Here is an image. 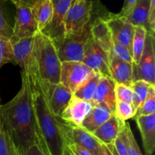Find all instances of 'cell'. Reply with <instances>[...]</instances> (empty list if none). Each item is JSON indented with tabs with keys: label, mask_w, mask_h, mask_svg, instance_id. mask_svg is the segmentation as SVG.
Returning a JSON list of instances; mask_svg holds the SVG:
<instances>
[{
	"label": "cell",
	"mask_w": 155,
	"mask_h": 155,
	"mask_svg": "<svg viewBox=\"0 0 155 155\" xmlns=\"http://www.w3.org/2000/svg\"><path fill=\"white\" fill-rule=\"evenodd\" d=\"M12 31H13V28L8 23L5 16L4 12L0 5V36L11 39Z\"/></svg>",
	"instance_id": "obj_34"
},
{
	"label": "cell",
	"mask_w": 155,
	"mask_h": 155,
	"mask_svg": "<svg viewBox=\"0 0 155 155\" xmlns=\"http://www.w3.org/2000/svg\"><path fill=\"white\" fill-rule=\"evenodd\" d=\"M107 146L108 147V148L110 149V151H111L112 154H113V155H119V154L117 153V150L115 149L114 145H107Z\"/></svg>",
	"instance_id": "obj_42"
},
{
	"label": "cell",
	"mask_w": 155,
	"mask_h": 155,
	"mask_svg": "<svg viewBox=\"0 0 155 155\" xmlns=\"http://www.w3.org/2000/svg\"><path fill=\"white\" fill-rule=\"evenodd\" d=\"M150 86V83L144 80H138L134 82L132 85V89L134 92V101L133 104L136 110V113L139 111L143 104Z\"/></svg>",
	"instance_id": "obj_26"
},
{
	"label": "cell",
	"mask_w": 155,
	"mask_h": 155,
	"mask_svg": "<svg viewBox=\"0 0 155 155\" xmlns=\"http://www.w3.org/2000/svg\"><path fill=\"white\" fill-rule=\"evenodd\" d=\"M136 1L137 0H124L122 10L117 15L120 17H124V18L128 16L130 12H131V11L133 10L134 5H136Z\"/></svg>",
	"instance_id": "obj_38"
},
{
	"label": "cell",
	"mask_w": 155,
	"mask_h": 155,
	"mask_svg": "<svg viewBox=\"0 0 155 155\" xmlns=\"http://www.w3.org/2000/svg\"><path fill=\"white\" fill-rule=\"evenodd\" d=\"M61 64L52 41L42 32L38 31L34 36L31 68L27 77L41 83L58 84Z\"/></svg>",
	"instance_id": "obj_3"
},
{
	"label": "cell",
	"mask_w": 155,
	"mask_h": 155,
	"mask_svg": "<svg viewBox=\"0 0 155 155\" xmlns=\"http://www.w3.org/2000/svg\"><path fill=\"white\" fill-rule=\"evenodd\" d=\"M108 56H114L124 61L133 64V54L131 51L125 46H123L116 42H114Z\"/></svg>",
	"instance_id": "obj_33"
},
{
	"label": "cell",
	"mask_w": 155,
	"mask_h": 155,
	"mask_svg": "<svg viewBox=\"0 0 155 155\" xmlns=\"http://www.w3.org/2000/svg\"><path fill=\"white\" fill-rule=\"evenodd\" d=\"M148 33L154 35L155 30V0H151L148 13Z\"/></svg>",
	"instance_id": "obj_36"
},
{
	"label": "cell",
	"mask_w": 155,
	"mask_h": 155,
	"mask_svg": "<svg viewBox=\"0 0 155 155\" xmlns=\"http://www.w3.org/2000/svg\"><path fill=\"white\" fill-rule=\"evenodd\" d=\"M39 146H40V148H42V151H43V153H44V154H45V155H49V154H48V151H46V149H45V148H43V147H42V146H41V145H39Z\"/></svg>",
	"instance_id": "obj_43"
},
{
	"label": "cell",
	"mask_w": 155,
	"mask_h": 155,
	"mask_svg": "<svg viewBox=\"0 0 155 155\" xmlns=\"http://www.w3.org/2000/svg\"><path fill=\"white\" fill-rule=\"evenodd\" d=\"M133 64V82L144 80L155 86L154 35L147 33L142 54L137 64Z\"/></svg>",
	"instance_id": "obj_7"
},
{
	"label": "cell",
	"mask_w": 155,
	"mask_h": 155,
	"mask_svg": "<svg viewBox=\"0 0 155 155\" xmlns=\"http://www.w3.org/2000/svg\"><path fill=\"white\" fill-rule=\"evenodd\" d=\"M66 147L72 155H93L90 151L74 143H66Z\"/></svg>",
	"instance_id": "obj_37"
},
{
	"label": "cell",
	"mask_w": 155,
	"mask_h": 155,
	"mask_svg": "<svg viewBox=\"0 0 155 155\" xmlns=\"http://www.w3.org/2000/svg\"><path fill=\"white\" fill-rule=\"evenodd\" d=\"M59 124L65 143H74L80 145L90 151L93 155H98L101 143L93 136L81 127L71 125L61 119H59Z\"/></svg>",
	"instance_id": "obj_8"
},
{
	"label": "cell",
	"mask_w": 155,
	"mask_h": 155,
	"mask_svg": "<svg viewBox=\"0 0 155 155\" xmlns=\"http://www.w3.org/2000/svg\"><path fill=\"white\" fill-rule=\"evenodd\" d=\"M37 83L44 95L50 111L58 118H61L64 111L69 104L73 93L65 86L61 84L41 83L33 78H28Z\"/></svg>",
	"instance_id": "obj_6"
},
{
	"label": "cell",
	"mask_w": 155,
	"mask_h": 155,
	"mask_svg": "<svg viewBox=\"0 0 155 155\" xmlns=\"http://www.w3.org/2000/svg\"><path fill=\"white\" fill-rule=\"evenodd\" d=\"M94 106L91 101H84L73 95L61 119L68 124L80 127Z\"/></svg>",
	"instance_id": "obj_15"
},
{
	"label": "cell",
	"mask_w": 155,
	"mask_h": 155,
	"mask_svg": "<svg viewBox=\"0 0 155 155\" xmlns=\"http://www.w3.org/2000/svg\"><path fill=\"white\" fill-rule=\"evenodd\" d=\"M64 155H72L71 153H70V151H68V149L67 148V147H66V149H65V151H64Z\"/></svg>",
	"instance_id": "obj_44"
},
{
	"label": "cell",
	"mask_w": 155,
	"mask_h": 155,
	"mask_svg": "<svg viewBox=\"0 0 155 155\" xmlns=\"http://www.w3.org/2000/svg\"><path fill=\"white\" fill-rule=\"evenodd\" d=\"M98 155H113V154H112L111 151H110V149H109L108 147H107V145L101 144V149H100Z\"/></svg>",
	"instance_id": "obj_41"
},
{
	"label": "cell",
	"mask_w": 155,
	"mask_h": 155,
	"mask_svg": "<svg viewBox=\"0 0 155 155\" xmlns=\"http://www.w3.org/2000/svg\"><path fill=\"white\" fill-rule=\"evenodd\" d=\"M12 42V41H11ZM34 36L23 38L12 42L13 48L14 63L19 65L22 74L28 75L33 58V47Z\"/></svg>",
	"instance_id": "obj_14"
},
{
	"label": "cell",
	"mask_w": 155,
	"mask_h": 155,
	"mask_svg": "<svg viewBox=\"0 0 155 155\" xmlns=\"http://www.w3.org/2000/svg\"><path fill=\"white\" fill-rule=\"evenodd\" d=\"M104 22L111 33L113 42L125 46L132 52L134 26L124 17H120L117 14H112L110 12L105 17Z\"/></svg>",
	"instance_id": "obj_11"
},
{
	"label": "cell",
	"mask_w": 155,
	"mask_h": 155,
	"mask_svg": "<svg viewBox=\"0 0 155 155\" xmlns=\"http://www.w3.org/2000/svg\"><path fill=\"white\" fill-rule=\"evenodd\" d=\"M151 0H137L133 10L128 16L127 21L134 27H142L148 30V20Z\"/></svg>",
	"instance_id": "obj_23"
},
{
	"label": "cell",
	"mask_w": 155,
	"mask_h": 155,
	"mask_svg": "<svg viewBox=\"0 0 155 155\" xmlns=\"http://www.w3.org/2000/svg\"><path fill=\"white\" fill-rule=\"evenodd\" d=\"M92 102L94 105L104 104L112 114H114L117 98L115 83L112 79L101 77Z\"/></svg>",
	"instance_id": "obj_17"
},
{
	"label": "cell",
	"mask_w": 155,
	"mask_h": 155,
	"mask_svg": "<svg viewBox=\"0 0 155 155\" xmlns=\"http://www.w3.org/2000/svg\"><path fill=\"white\" fill-rule=\"evenodd\" d=\"M0 121L18 152L37 144L30 83L22 74V85L15 98L0 105Z\"/></svg>",
	"instance_id": "obj_1"
},
{
	"label": "cell",
	"mask_w": 155,
	"mask_h": 155,
	"mask_svg": "<svg viewBox=\"0 0 155 155\" xmlns=\"http://www.w3.org/2000/svg\"><path fill=\"white\" fill-rule=\"evenodd\" d=\"M114 114L104 104H95L81 125L82 128L92 133Z\"/></svg>",
	"instance_id": "obj_21"
},
{
	"label": "cell",
	"mask_w": 155,
	"mask_h": 155,
	"mask_svg": "<svg viewBox=\"0 0 155 155\" xmlns=\"http://www.w3.org/2000/svg\"><path fill=\"white\" fill-rule=\"evenodd\" d=\"M30 10L38 29L39 31H42L48 25L52 17V2L51 0H37L30 7Z\"/></svg>",
	"instance_id": "obj_22"
},
{
	"label": "cell",
	"mask_w": 155,
	"mask_h": 155,
	"mask_svg": "<svg viewBox=\"0 0 155 155\" xmlns=\"http://www.w3.org/2000/svg\"><path fill=\"white\" fill-rule=\"evenodd\" d=\"M122 122L123 121L120 120L114 114H112L111 117L95 130L92 134L103 145H114L120 130Z\"/></svg>",
	"instance_id": "obj_20"
},
{
	"label": "cell",
	"mask_w": 155,
	"mask_h": 155,
	"mask_svg": "<svg viewBox=\"0 0 155 155\" xmlns=\"http://www.w3.org/2000/svg\"><path fill=\"white\" fill-rule=\"evenodd\" d=\"M82 62L101 77L111 79L108 54L93 40L92 36L85 45Z\"/></svg>",
	"instance_id": "obj_9"
},
{
	"label": "cell",
	"mask_w": 155,
	"mask_h": 155,
	"mask_svg": "<svg viewBox=\"0 0 155 155\" xmlns=\"http://www.w3.org/2000/svg\"><path fill=\"white\" fill-rule=\"evenodd\" d=\"M130 124L123 121L117 137L115 139L114 146L119 155H128V129Z\"/></svg>",
	"instance_id": "obj_27"
},
{
	"label": "cell",
	"mask_w": 155,
	"mask_h": 155,
	"mask_svg": "<svg viewBox=\"0 0 155 155\" xmlns=\"http://www.w3.org/2000/svg\"><path fill=\"white\" fill-rule=\"evenodd\" d=\"M0 155H19L12 139L3 128L0 121Z\"/></svg>",
	"instance_id": "obj_28"
},
{
	"label": "cell",
	"mask_w": 155,
	"mask_h": 155,
	"mask_svg": "<svg viewBox=\"0 0 155 155\" xmlns=\"http://www.w3.org/2000/svg\"><path fill=\"white\" fill-rule=\"evenodd\" d=\"M146 35L147 31L144 27H135L133 44H132L133 64H137L140 60L142 51L145 48Z\"/></svg>",
	"instance_id": "obj_25"
},
{
	"label": "cell",
	"mask_w": 155,
	"mask_h": 155,
	"mask_svg": "<svg viewBox=\"0 0 155 155\" xmlns=\"http://www.w3.org/2000/svg\"><path fill=\"white\" fill-rule=\"evenodd\" d=\"M154 114H155V86L151 85L148 88L143 104L136 114L135 117L140 115H151Z\"/></svg>",
	"instance_id": "obj_31"
},
{
	"label": "cell",
	"mask_w": 155,
	"mask_h": 155,
	"mask_svg": "<svg viewBox=\"0 0 155 155\" xmlns=\"http://www.w3.org/2000/svg\"><path fill=\"white\" fill-rule=\"evenodd\" d=\"M19 155H45L38 144L33 145L24 151H20Z\"/></svg>",
	"instance_id": "obj_39"
},
{
	"label": "cell",
	"mask_w": 155,
	"mask_h": 155,
	"mask_svg": "<svg viewBox=\"0 0 155 155\" xmlns=\"http://www.w3.org/2000/svg\"><path fill=\"white\" fill-rule=\"evenodd\" d=\"M100 78L101 76L99 74L93 72L88 80L73 93V95L80 99L92 102Z\"/></svg>",
	"instance_id": "obj_24"
},
{
	"label": "cell",
	"mask_w": 155,
	"mask_h": 155,
	"mask_svg": "<svg viewBox=\"0 0 155 155\" xmlns=\"http://www.w3.org/2000/svg\"><path fill=\"white\" fill-rule=\"evenodd\" d=\"M92 0H74L65 18V33L64 37L74 36L82 31L89 22L93 12Z\"/></svg>",
	"instance_id": "obj_5"
},
{
	"label": "cell",
	"mask_w": 155,
	"mask_h": 155,
	"mask_svg": "<svg viewBox=\"0 0 155 155\" xmlns=\"http://www.w3.org/2000/svg\"><path fill=\"white\" fill-rule=\"evenodd\" d=\"M109 61L110 75L114 82L132 87L133 83V64L114 56H109Z\"/></svg>",
	"instance_id": "obj_19"
},
{
	"label": "cell",
	"mask_w": 155,
	"mask_h": 155,
	"mask_svg": "<svg viewBox=\"0 0 155 155\" xmlns=\"http://www.w3.org/2000/svg\"><path fill=\"white\" fill-rule=\"evenodd\" d=\"M127 134H128V155H142L130 127H129Z\"/></svg>",
	"instance_id": "obj_35"
},
{
	"label": "cell",
	"mask_w": 155,
	"mask_h": 155,
	"mask_svg": "<svg viewBox=\"0 0 155 155\" xmlns=\"http://www.w3.org/2000/svg\"><path fill=\"white\" fill-rule=\"evenodd\" d=\"M136 121L142 136L146 155H151L155 149V114L136 117Z\"/></svg>",
	"instance_id": "obj_18"
},
{
	"label": "cell",
	"mask_w": 155,
	"mask_h": 155,
	"mask_svg": "<svg viewBox=\"0 0 155 155\" xmlns=\"http://www.w3.org/2000/svg\"><path fill=\"white\" fill-rule=\"evenodd\" d=\"M92 73L82 61H63L61 64L59 83L74 93Z\"/></svg>",
	"instance_id": "obj_10"
},
{
	"label": "cell",
	"mask_w": 155,
	"mask_h": 155,
	"mask_svg": "<svg viewBox=\"0 0 155 155\" xmlns=\"http://www.w3.org/2000/svg\"><path fill=\"white\" fill-rule=\"evenodd\" d=\"M14 63L13 48L9 38L0 36V68L7 63Z\"/></svg>",
	"instance_id": "obj_29"
},
{
	"label": "cell",
	"mask_w": 155,
	"mask_h": 155,
	"mask_svg": "<svg viewBox=\"0 0 155 155\" xmlns=\"http://www.w3.org/2000/svg\"><path fill=\"white\" fill-rule=\"evenodd\" d=\"M2 1H9L12 2L15 5H22L27 6V7H31L37 0H2Z\"/></svg>",
	"instance_id": "obj_40"
},
{
	"label": "cell",
	"mask_w": 155,
	"mask_h": 155,
	"mask_svg": "<svg viewBox=\"0 0 155 155\" xmlns=\"http://www.w3.org/2000/svg\"><path fill=\"white\" fill-rule=\"evenodd\" d=\"M136 110L133 104L122 101H117L114 114L121 121H126L136 116Z\"/></svg>",
	"instance_id": "obj_30"
},
{
	"label": "cell",
	"mask_w": 155,
	"mask_h": 155,
	"mask_svg": "<svg viewBox=\"0 0 155 155\" xmlns=\"http://www.w3.org/2000/svg\"><path fill=\"white\" fill-rule=\"evenodd\" d=\"M29 81L32 91L37 144L44 147L49 155H64L66 143L60 128V118L56 117L50 111L37 83L30 80Z\"/></svg>",
	"instance_id": "obj_2"
},
{
	"label": "cell",
	"mask_w": 155,
	"mask_h": 155,
	"mask_svg": "<svg viewBox=\"0 0 155 155\" xmlns=\"http://www.w3.org/2000/svg\"><path fill=\"white\" fill-rule=\"evenodd\" d=\"M74 0H51L53 4V14L48 25L42 30V33L51 41L62 39L65 33V18L67 13Z\"/></svg>",
	"instance_id": "obj_12"
},
{
	"label": "cell",
	"mask_w": 155,
	"mask_h": 155,
	"mask_svg": "<svg viewBox=\"0 0 155 155\" xmlns=\"http://www.w3.org/2000/svg\"><path fill=\"white\" fill-rule=\"evenodd\" d=\"M93 12L89 22L80 33L69 37L52 41L61 62L82 61L84 54V48L88 39L91 37V28L94 19L106 8L99 0H94Z\"/></svg>",
	"instance_id": "obj_4"
},
{
	"label": "cell",
	"mask_w": 155,
	"mask_h": 155,
	"mask_svg": "<svg viewBox=\"0 0 155 155\" xmlns=\"http://www.w3.org/2000/svg\"><path fill=\"white\" fill-rule=\"evenodd\" d=\"M115 93H116L117 101H122L133 104L134 92L132 87L115 83Z\"/></svg>",
	"instance_id": "obj_32"
},
{
	"label": "cell",
	"mask_w": 155,
	"mask_h": 155,
	"mask_svg": "<svg viewBox=\"0 0 155 155\" xmlns=\"http://www.w3.org/2000/svg\"><path fill=\"white\" fill-rule=\"evenodd\" d=\"M110 12L104 9L96 18L94 19L91 28V36L93 40L109 54L110 49L113 46V39L111 33L104 22V18L109 15Z\"/></svg>",
	"instance_id": "obj_16"
},
{
	"label": "cell",
	"mask_w": 155,
	"mask_h": 155,
	"mask_svg": "<svg viewBox=\"0 0 155 155\" xmlns=\"http://www.w3.org/2000/svg\"><path fill=\"white\" fill-rule=\"evenodd\" d=\"M15 7L17 9L16 18L11 41L15 42L23 38L34 36L39 30L32 15L30 8L22 5H15Z\"/></svg>",
	"instance_id": "obj_13"
}]
</instances>
